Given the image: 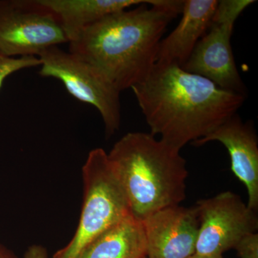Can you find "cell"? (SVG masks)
I'll use <instances>...</instances> for the list:
<instances>
[{
  "label": "cell",
  "instance_id": "6da1fadb",
  "mask_svg": "<svg viewBox=\"0 0 258 258\" xmlns=\"http://www.w3.org/2000/svg\"><path fill=\"white\" fill-rule=\"evenodd\" d=\"M155 137L181 151L212 133L237 113L245 96L219 87L176 64L156 62L132 88Z\"/></svg>",
  "mask_w": 258,
  "mask_h": 258
},
{
  "label": "cell",
  "instance_id": "7a4b0ae2",
  "mask_svg": "<svg viewBox=\"0 0 258 258\" xmlns=\"http://www.w3.org/2000/svg\"><path fill=\"white\" fill-rule=\"evenodd\" d=\"M183 5V0H147L108 15L69 42V52L101 70L120 92L132 88L155 66L163 35Z\"/></svg>",
  "mask_w": 258,
  "mask_h": 258
},
{
  "label": "cell",
  "instance_id": "3957f363",
  "mask_svg": "<svg viewBox=\"0 0 258 258\" xmlns=\"http://www.w3.org/2000/svg\"><path fill=\"white\" fill-rule=\"evenodd\" d=\"M123 186L131 212L143 221L149 215L175 206L186 198V160L180 151L152 134L130 132L108 154Z\"/></svg>",
  "mask_w": 258,
  "mask_h": 258
},
{
  "label": "cell",
  "instance_id": "277c9868",
  "mask_svg": "<svg viewBox=\"0 0 258 258\" xmlns=\"http://www.w3.org/2000/svg\"><path fill=\"white\" fill-rule=\"evenodd\" d=\"M84 198L77 230L52 258H76L105 231L132 215L128 199L101 148L90 152L82 169Z\"/></svg>",
  "mask_w": 258,
  "mask_h": 258
},
{
  "label": "cell",
  "instance_id": "5b68a950",
  "mask_svg": "<svg viewBox=\"0 0 258 258\" xmlns=\"http://www.w3.org/2000/svg\"><path fill=\"white\" fill-rule=\"evenodd\" d=\"M38 58L42 76L59 80L71 96L98 110L108 137L118 130L120 92L101 70L58 46L47 49Z\"/></svg>",
  "mask_w": 258,
  "mask_h": 258
},
{
  "label": "cell",
  "instance_id": "8992f818",
  "mask_svg": "<svg viewBox=\"0 0 258 258\" xmlns=\"http://www.w3.org/2000/svg\"><path fill=\"white\" fill-rule=\"evenodd\" d=\"M254 0L218 1L208 31L181 69L203 76L219 87L245 96L246 88L236 66L231 37L237 19Z\"/></svg>",
  "mask_w": 258,
  "mask_h": 258
},
{
  "label": "cell",
  "instance_id": "52a82bcc",
  "mask_svg": "<svg viewBox=\"0 0 258 258\" xmlns=\"http://www.w3.org/2000/svg\"><path fill=\"white\" fill-rule=\"evenodd\" d=\"M69 43L60 24L37 0H0V54L9 57L39 55Z\"/></svg>",
  "mask_w": 258,
  "mask_h": 258
},
{
  "label": "cell",
  "instance_id": "ba28073f",
  "mask_svg": "<svg viewBox=\"0 0 258 258\" xmlns=\"http://www.w3.org/2000/svg\"><path fill=\"white\" fill-rule=\"evenodd\" d=\"M195 207L200 219L195 254L222 257L245 236L257 232V212L232 191L199 200Z\"/></svg>",
  "mask_w": 258,
  "mask_h": 258
},
{
  "label": "cell",
  "instance_id": "9c48e42d",
  "mask_svg": "<svg viewBox=\"0 0 258 258\" xmlns=\"http://www.w3.org/2000/svg\"><path fill=\"white\" fill-rule=\"evenodd\" d=\"M147 258H186L196 251L200 219L196 207H168L142 221Z\"/></svg>",
  "mask_w": 258,
  "mask_h": 258
},
{
  "label": "cell",
  "instance_id": "30bf717a",
  "mask_svg": "<svg viewBox=\"0 0 258 258\" xmlns=\"http://www.w3.org/2000/svg\"><path fill=\"white\" fill-rule=\"evenodd\" d=\"M210 142H220L227 149L232 172L247 188V205L257 212L258 139L253 123L249 120L244 123L236 113L212 133L192 144L200 147Z\"/></svg>",
  "mask_w": 258,
  "mask_h": 258
},
{
  "label": "cell",
  "instance_id": "8fae6325",
  "mask_svg": "<svg viewBox=\"0 0 258 258\" xmlns=\"http://www.w3.org/2000/svg\"><path fill=\"white\" fill-rule=\"evenodd\" d=\"M217 5V0H184L181 20L176 28L161 40L157 62L176 64L182 68L208 31Z\"/></svg>",
  "mask_w": 258,
  "mask_h": 258
},
{
  "label": "cell",
  "instance_id": "7c38bea8",
  "mask_svg": "<svg viewBox=\"0 0 258 258\" xmlns=\"http://www.w3.org/2000/svg\"><path fill=\"white\" fill-rule=\"evenodd\" d=\"M57 19L69 42L100 20L141 5L140 0H37Z\"/></svg>",
  "mask_w": 258,
  "mask_h": 258
},
{
  "label": "cell",
  "instance_id": "4fadbf2b",
  "mask_svg": "<svg viewBox=\"0 0 258 258\" xmlns=\"http://www.w3.org/2000/svg\"><path fill=\"white\" fill-rule=\"evenodd\" d=\"M146 257L143 223L131 215L90 242L76 258Z\"/></svg>",
  "mask_w": 258,
  "mask_h": 258
},
{
  "label": "cell",
  "instance_id": "5bb4252c",
  "mask_svg": "<svg viewBox=\"0 0 258 258\" xmlns=\"http://www.w3.org/2000/svg\"><path fill=\"white\" fill-rule=\"evenodd\" d=\"M40 66V59L35 56L9 57L0 54V90L5 80L21 70Z\"/></svg>",
  "mask_w": 258,
  "mask_h": 258
},
{
  "label": "cell",
  "instance_id": "9a60e30c",
  "mask_svg": "<svg viewBox=\"0 0 258 258\" xmlns=\"http://www.w3.org/2000/svg\"><path fill=\"white\" fill-rule=\"evenodd\" d=\"M240 258H258V234L245 236L235 248Z\"/></svg>",
  "mask_w": 258,
  "mask_h": 258
},
{
  "label": "cell",
  "instance_id": "2e32d148",
  "mask_svg": "<svg viewBox=\"0 0 258 258\" xmlns=\"http://www.w3.org/2000/svg\"><path fill=\"white\" fill-rule=\"evenodd\" d=\"M23 258H47L46 249L37 244L30 246L25 252Z\"/></svg>",
  "mask_w": 258,
  "mask_h": 258
},
{
  "label": "cell",
  "instance_id": "e0dca14e",
  "mask_svg": "<svg viewBox=\"0 0 258 258\" xmlns=\"http://www.w3.org/2000/svg\"><path fill=\"white\" fill-rule=\"evenodd\" d=\"M0 258H18L10 249L0 243Z\"/></svg>",
  "mask_w": 258,
  "mask_h": 258
},
{
  "label": "cell",
  "instance_id": "ac0fdd59",
  "mask_svg": "<svg viewBox=\"0 0 258 258\" xmlns=\"http://www.w3.org/2000/svg\"><path fill=\"white\" fill-rule=\"evenodd\" d=\"M186 258H222V257H210V256L200 255V254L195 253Z\"/></svg>",
  "mask_w": 258,
  "mask_h": 258
},
{
  "label": "cell",
  "instance_id": "d6986e66",
  "mask_svg": "<svg viewBox=\"0 0 258 258\" xmlns=\"http://www.w3.org/2000/svg\"><path fill=\"white\" fill-rule=\"evenodd\" d=\"M144 258H147V257H144Z\"/></svg>",
  "mask_w": 258,
  "mask_h": 258
}]
</instances>
